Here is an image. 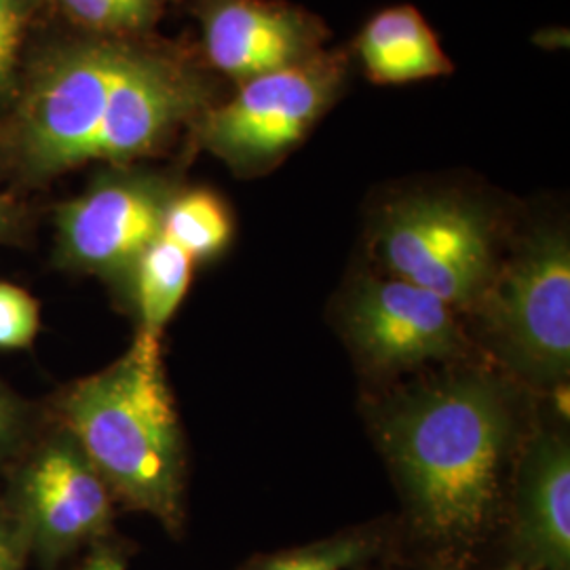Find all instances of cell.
<instances>
[{
  "mask_svg": "<svg viewBox=\"0 0 570 570\" xmlns=\"http://www.w3.org/2000/svg\"><path fill=\"white\" fill-rule=\"evenodd\" d=\"M195 261L183 247L159 237L134 266L136 298L142 320V332L161 338L167 322L174 317L193 279Z\"/></svg>",
  "mask_w": 570,
  "mask_h": 570,
  "instance_id": "cell-13",
  "label": "cell"
},
{
  "mask_svg": "<svg viewBox=\"0 0 570 570\" xmlns=\"http://www.w3.org/2000/svg\"><path fill=\"white\" fill-rule=\"evenodd\" d=\"M207 102L202 70L169 49L115 37L70 42L32 72L13 153L32 178L91 161L129 164L164 146Z\"/></svg>",
  "mask_w": 570,
  "mask_h": 570,
  "instance_id": "cell-1",
  "label": "cell"
},
{
  "mask_svg": "<svg viewBox=\"0 0 570 570\" xmlns=\"http://www.w3.org/2000/svg\"><path fill=\"white\" fill-rule=\"evenodd\" d=\"M379 252L393 277L428 289L446 305H468L489 284V223L449 197H414L389 207Z\"/></svg>",
  "mask_w": 570,
  "mask_h": 570,
  "instance_id": "cell-5",
  "label": "cell"
},
{
  "mask_svg": "<svg viewBox=\"0 0 570 570\" xmlns=\"http://www.w3.org/2000/svg\"><path fill=\"white\" fill-rule=\"evenodd\" d=\"M510 414L478 381L431 389L400 407L385 429L414 515L440 541H471L489 522Z\"/></svg>",
  "mask_w": 570,
  "mask_h": 570,
  "instance_id": "cell-2",
  "label": "cell"
},
{
  "mask_svg": "<svg viewBox=\"0 0 570 570\" xmlns=\"http://www.w3.org/2000/svg\"><path fill=\"white\" fill-rule=\"evenodd\" d=\"M348 334L376 366H419L444 360L459 346L452 308L416 285L367 279L348 306Z\"/></svg>",
  "mask_w": 570,
  "mask_h": 570,
  "instance_id": "cell-9",
  "label": "cell"
},
{
  "mask_svg": "<svg viewBox=\"0 0 570 570\" xmlns=\"http://www.w3.org/2000/svg\"><path fill=\"white\" fill-rule=\"evenodd\" d=\"M13 425H16V412H13V406L0 395V444L9 438Z\"/></svg>",
  "mask_w": 570,
  "mask_h": 570,
  "instance_id": "cell-21",
  "label": "cell"
},
{
  "mask_svg": "<svg viewBox=\"0 0 570 570\" xmlns=\"http://www.w3.org/2000/svg\"><path fill=\"white\" fill-rule=\"evenodd\" d=\"M171 190L157 176L115 174L61 205V256L68 265L104 277L127 275L161 237Z\"/></svg>",
  "mask_w": 570,
  "mask_h": 570,
  "instance_id": "cell-7",
  "label": "cell"
},
{
  "mask_svg": "<svg viewBox=\"0 0 570 570\" xmlns=\"http://www.w3.org/2000/svg\"><path fill=\"white\" fill-rule=\"evenodd\" d=\"M23 537L58 556L100 537L110 524V492L75 442L42 450L23 489Z\"/></svg>",
  "mask_w": 570,
  "mask_h": 570,
  "instance_id": "cell-10",
  "label": "cell"
},
{
  "mask_svg": "<svg viewBox=\"0 0 570 570\" xmlns=\"http://www.w3.org/2000/svg\"><path fill=\"white\" fill-rule=\"evenodd\" d=\"M205 56L242 82L315 58L324 51V21L282 0H202Z\"/></svg>",
  "mask_w": 570,
  "mask_h": 570,
  "instance_id": "cell-8",
  "label": "cell"
},
{
  "mask_svg": "<svg viewBox=\"0 0 570 570\" xmlns=\"http://www.w3.org/2000/svg\"><path fill=\"white\" fill-rule=\"evenodd\" d=\"M63 13L98 37L134 39L150 30L171 0H58Z\"/></svg>",
  "mask_w": 570,
  "mask_h": 570,
  "instance_id": "cell-15",
  "label": "cell"
},
{
  "mask_svg": "<svg viewBox=\"0 0 570 570\" xmlns=\"http://www.w3.org/2000/svg\"><path fill=\"white\" fill-rule=\"evenodd\" d=\"M61 414L108 489L180 527L183 444L157 336L140 330L119 362L66 393Z\"/></svg>",
  "mask_w": 570,
  "mask_h": 570,
  "instance_id": "cell-3",
  "label": "cell"
},
{
  "mask_svg": "<svg viewBox=\"0 0 570 570\" xmlns=\"http://www.w3.org/2000/svg\"><path fill=\"white\" fill-rule=\"evenodd\" d=\"M490 324L532 374L562 379L570 364V249L558 233L532 239L489 294Z\"/></svg>",
  "mask_w": 570,
  "mask_h": 570,
  "instance_id": "cell-6",
  "label": "cell"
},
{
  "mask_svg": "<svg viewBox=\"0 0 570 570\" xmlns=\"http://www.w3.org/2000/svg\"><path fill=\"white\" fill-rule=\"evenodd\" d=\"M26 537L0 518V570H23Z\"/></svg>",
  "mask_w": 570,
  "mask_h": 570,
  "instance_id": "cell-19",
  "label": "cell"
},
{
  "mask_svg": "<svg viewBox=\"0 0 570 570\" xmlns=\"http://www.w3.org/2000/svg\"><path fill=\"white\" fill-rule=\"evenodd\" d=\"M343 51L315 58L242 82L225 104L197 117L199 138L237 171H261L284 159L336 102L346 81Z\"/></svg>",
  "mask_w": 570,
  "mask_h": 570,
  "instance_id": "cell-4",
  "label": "cell"
},
{
  "mask_svg": "<svg viewBox=\"0 0 570 570\" xmlns=\"http://www.w3.org/2000/svg\"><path fill=\"white\" fill-rule=\"evenodd\" d=\"M81 570H100V567H98V558L94 556V558H91V560H89Z\"/></svg>",
  "mask_w": 570,
  "mask_h": 570,
  "instance_id": "cell-23",
  "label": "cell"
},
{
  "mask_svg": "<svg viewBox=\"0 0 570 570\" xmlns=\"http://www.w3.org/2000/svg\"><path fill=\"white\" fill-rule=\"evenodd\" d=\"M367 553V541L360 537H338L301 550L263 558L254 570H348Z\"/></svg>",
  "mask_w": 570,
  "mask_h": 570,
  "instance_id": "cell-16",
  "label": "cell"
},
{
  "mask_svg": "<svg viewBox=\"0 0 570 570\" xmlns=\"http://www.w3.org/2000/svg\"><path fill=\"white\" fill-rule=\"evenodd\" d=\"M16 226H18V214L13 205L9 204L4 197H0V242L13 235Z\"/></svg>",
  "mask_w": 570,
  "mask_h": 570,
  "instance_id": "cell-20",
  "label": "cell"
},
{
  "mask_svg": "<svg viewBox=\"0 0 570 570\" xmlns=\"http://www.w3.org/2000/svg\"><path fill=\"white\" fill-rule=\"evenodd\" d=\"M39 332V303L20 285L0 282V348H23Z\"/></svg>",
  "mask_w": 570,
  "mask_h": 570,
  "instance_id": "cell-17",
  "label": "cell"
},
{
  "mask_svg": "<svg viewBox=\"0 0 570 570\" xmlns=\"http://www.w3.org/2000/svg\"><path fill=\"white\" fill-rule=\"evenodd\" d=\"M96 558H98V567H100V570H125V562H122L121 556L115 553V551H98Z\"/></svg>",
  "mask_w": 570,
  "mask_h": 570,
  "instance_id": "cell-22",
  "label": "cell"
},
{
  "mask_svg": "<svg viewBox=\"0 0 570 570\" xmlns=\"http://www.w3.org/2000/svg\"><path fill=\"white\" fill-rule=\"evenodd\" d=\"M39 0H0V98L13 81L21 42Z\"/></svg>",
  "mask_w": 570,
  "mask_h": 570,
  "instance_id": "cell-18",
  "label": "cell"
},
{
  "mask_svg": "<svg viewBox=\"0 0 570 570\" xmlns=\"http://www.w3.org/2000/svg\"><path fill=\"white\" fill-rule=\"evenodd\" d=\"M518 541L529 569L569 570L570 452L560 438H541L524 461Z\"/></svg>",
  "mask_w": 570,
  "mask_h": 570,
  "instance_id": "cell-11",
  "label": "cell"
},
{
  "mask_svg": "<svg viewBox=\"0 0 570 570\" xmlns=\"http://www.w3.org/2000/svg\"><path fill=\"white\" fill-rule=\"evenodd\" d=\"M438 570H461V569H438ZM501 570H532V569H529V567H508V569H501Z\"/></svg>",
  "mask_w": 570,
  "mask_h": 570,
  "instance_id": "cell-24",
  "label": "cell"
},
{
  "mask_svg": "<svg viewBox=\"0 0 570 570\" xmlns=\"http://www.w3.org/2000/svg\"><path fill=\"white\" fill-rule=\"evenodd\" d=\"M355 53L367 79L376 85L425 81L454 70L435 32L412 4L376 13L360 32Z\"/></svg>",
  "mask_w": 570,
  "mask_h": 570,
  "instance_id": "cell-12",
  "label": "cell"
},
{
  "mask_svg": "<svg viewBox=\"0 0 570 570\" xmlns=\"http://www.w3.org/2000/svg\"><path fill=\"white\" fill-rule=\"evenodd\" d=\"M161 235L183 247L197 263L218 256L233 237L226 205L209 190L197 188L171 197L165 209Z\"/></svg>",
  "mask_w": 570,
  "mask_h": 570,
  "instance_id": "cell-14",
  "label": "cell"
}]
</instances>
